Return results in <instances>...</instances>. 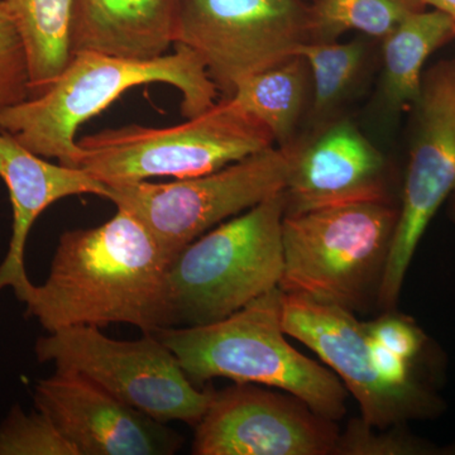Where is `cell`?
<instances>
[{"label": "cell", "instance_id": "cell-1", "mask_svg": "<svg viewBox=\"0 0 455 455\" xmlns=\"http://www.w3.org/2000/svg\"><path fill=\"white\" fill-rule=\"evenodd\" d=\"M101 226L60 236L49 276L18 300L47 333L124 323L155 334L169 328L171 259L133 214L116 208Z\"/></svg>", "mask_w": 455, "mask_h": 455}, {"label": "cell", "instance_id": "cell-2", "mask_svg": "<svg viewBox=\"0 0 455 455\" xmlns=\"http://www.w3.org/2000/svg\"><path fill=\"white\" fill-rule=\"evenodd\" d=\"M151 60L97 52L73 53L49 89L16 106L0 109V131L44 158L76 167L80 125L112 106L127 90L167 84L181 92V113L196 118L217 103V86L202 60L188 47Z\"/></svg>", "mask_w": 455, "mask_h": 455}, {"label": "cell", "instance_id": "cell-3", "mask_svg": "<svg viewBox=\"0 0 455 455\" xmlns=\"http://www.w3.org/2000/svg\"><path fill=\"white\" fill-rule=\"evenodd\" d=\"M281 300L276 287L220 322L155 334L196 386L214 379L267 386L299 398L323 418L340 420L348 394L333 372L287 341Z\"/></svg>", "mask_w": 455, "mask_h": 455}, {"label": "cell", "instance_id": "cell-4", "mask_svg": "<svg viewBox=\"0 0 455 455\" xmlns=\"http://www.w3.org/2000/svg\"><path fill=\"white\" fill-rule=\"evenodd\" d=\"M283 217L281 191L185 247L167 272L169 328L220 322L276 289Z\"/></svg>", "mask_w": 455, "mask_h": 455}, {"label": "cell", "instance_id": "cell-5", "mask_svg": "<svg viewBox=\"0 0 455 455\" xmlns=\"http://www.w3.org/2000/svg\"><path fill=\"white\" fill-rule=\"evenodd\" d=\"M397 218L391 203L284 215L281 291L362 309L379 296Z\"/></svg>", "mask_w": 455, "mask_h": 455}, {"label": "cell", "instance_id": "cell-6", "mask_svg": "<svg viewBox=\"0 0 455 455\" xmlns=\"http://www.w3.org/2000/svg\"><path fill=\"white\" fill-rule=\"evenodd\" d=\"M77 145V169L116 185L206 175L274 147L275 140L262 123L223 98L175 127L127 125L83 137Z\"/></svg>", "mask_w": 455, "mask_h": 455}, {"label": "cell", "instance_id": "cell-7", "mask_svg": "<svg viewBox=\"0 0 455 455\" xmlns=\"http://www.w3.org/2000/svg\"><path fill=\"white\" fill-rule=\"evenodd\" d=\"M35 353L41 363L80 373L161 423L196 425L211 403L212 391L199 390L156 334L116 340L98 326H71L42 335Z\"/></svg>", "mask_w": 455, "mask_h": 455}, {"label": "cell", "instance_id": "cell-8", "mask_svg": "<svg viewBox=\"0 0 455 455\" xmlns=\"http://www.w3.org/2000/svg\"><path fill=\"white\" fill-rule=\"evenodd\" d=\"M289 160V147H269L196 178L107 185V199L133 214L172 262L212 228L283 191Z\"/></svg>", "mask_w": 455, "mask_h": 455}, {"label": "cell", "instance_id": "cell-9", "mask_svg": "<svg viewBox=\"0 0 455 455\" xmlns=\"http://www.w3.org/2000/svg\"><path fill=\"white\" fill-rule=\"evenodd\" d=\"M175 42L196 52L223 98L298 56L310 40L305 0H175Z\"/></svg>", "mask_w": 455, "mask_h": 455}, {"label": "cell", "instance_id": "cell-10", "mask_svg": "<svg viewBox=\"0 0 455 455\" xmlns=\"http://www.w3.org/2000/svg\"><path fill=\"white\" fill-rule=\"evenodd\" d=\"M403 196L377 301L397 304L410 263L430 221L451 200L455 223V61L442 60L424 73L420 97L411 108Z\"/></svg>", "mask_w": 455, "mask_h": 455}, {"label": "cell", "instance_id": "cell-11", "mask_svg": "<svg viewBox=\"0 0 455 455\" xmlns=\"http://www.w3.org/2000/svg\"><path fill=\"white\" fill-rule=\"evenodd\" d=\"M281 314L284 333L315 352L343 379L371 427L386 429L442 411L435 391L407 390L382 379L374 366L366 323L353 311L283 292Z\"/></svg>", "mask_w": 455, "mask_h": 455}, {"label": "cell", "instance_id": "cell-12", "mask_svg": "<svg viewBox=\"0 0 455 455\" xmlns=\"http://www.w3.org/2000/svg\"><path fill=\"white\" fill-rule=\"evenodd\" d=\"M196 429V455H335L340 435L299 398L252 383L212 391Z\"/></svg>", "mask_w": 455, "mask_h": 455}, {"label": "cell", "instance_id": "cell-13", "mask_svg": "<svg viewBox=\"0 0 455 455\" xmlns=\"http://www.w3.org/2000/svg\"><path fill=\"white\" fill-rule=\"evenodd\" d=\"M33 398L79 455H171L182 444L166 424L74 371L38 379Z\"/></svg>", "mask_w": 455, "mask_h": 455}, {"label": "cell", "instance_id": "cell-14", "mask_svg": "<svg viewBox=\"0 0 455 455\" xmlns=\"http://www.w3.org/2000/svg\"><path fill=\"white\" fill-rule=\"evenodd\" d=\"M284 215L358 203H390L386 160L349 119L289 146Z\"/></svg>", "mask_w": 455, "mask_h": 455}, {"label": "cell", "instance_id": "cell-15", "mask_svg": "<svg viewBox=\"0 0 455 455\" xmlns=\"http://www.w3.org/2000/svg\"><path fill=\"white\" fill-rule=\"evenodd\" d=\"M0 180L11 197L13 223L7 254L0 263V292L13 290L17 299L32 283L26 271V247L33 224L52 204L65 197L97 196L108 187L77 167L53 164L0 131Z\"/></svg>", "mask_w": 455, "mask_h": 455}, {"label": "cell", "instance_id": "cell-16", "mask_svg": "<svg viewBox=\"0 0 455 455\" xmlns=\"http://www.w3.org/2000/svg\"><path fill=\"white\" fill-rule=\"evenodd\" d=\"M175 0H73L71 55L151 60L175 42Z\"/></svg>", "mask_w": 455, "mask_h": 455}, {"label": "cell", "instance_id": "cell-17", "mask_svg": "<svg viewBox=\"0 0 455 455\" xmlns=\"http://www.w3.org/2000/svg\"><path fill=\"white\" fill-rule=\"evenodd\" d=\"M455 40V18L424 9L403 20L382 40L383 97L395 114L411 109L429 57Z\"/></svg>", "mask_w": 455, "mask_h": 455}, {"label": "cell", "instance_id": "cell-18", "mask_svg": "<svg viewBox=\"0 0 455 455\" xmlns=\"http://www.w3.org/2000/svg\"><path fill=\"white\" fill-rule=\"evenodd\" d=\"M310 71L301 56H293L247 77L227 98L236 109L253 116L271 133L277 147L295 142V131L307 106Z\"/></svg>", "mask_w": 455, "mask_h": 455}, {"label": "cell", "instance_id": "cell-19", "mask_svg": "<svg viewBox=\"0 0 455 455\" xmlns=\"http://www.w3.org/2000/svg\"><path fill=\"white\" fill-rule=\"evenodd\" d=\"M25 46L31 97L50 88L71 59L73 0H3Z\"/></svg>", "mask_w": 455, "mask_h": 455}, {"label": "cell", "instance_id": "cell-20", "mask_svg": "<svg viewBox=\"0 0 455 455\" xmlns=\"http://www.w3.org/2000/svg\"><path fill=\"white\" fill-rule=\"evenodd\" d=\"M427 8L423 0H311L310 40L337 41L349 31L383 40L407 17Z\"/></svg>", "mask_w": 455, "mask_h": 455}, {"label": "cell", "instance_id": "cell-21", "mask_svg": "<svg viewBox=\"0 0 455 455\" xmlns=\"http://www.w3.org/2000/svg\"><path fill=\"white\" fill-rule=\"evenodd\" d=\"M307 64L313 82V116L323 118L343 99L364 64L362 41H309L298 51Z\"/></svg>", "mask_w": 455, "mask_h": 455}, {"label": "cell", "instance_id": "cell-22", "mask_svg": "<svg viewBox=\"0 0 455 455\" xmlns=\"http://www.w3.org/2000/svg\"><path fill=\"white\" fill-rule=\"evenodd\" d=\"M0 455H79L52 420L14 405L0 423Z\"/></svg>", "mask_w": 455, "mask_h": 455}, {"label": "cell", "instance_id": "cell-23", "mask_svg": "<svg viewBox=\"0 0 455 455\" xmlns=\"http://www.w3.org/2000/svg\"><path fill=\"white\" fill-rule=\"evenodd\" d=\"M442 449L400 431L374 429L362 419L350 421L340 434L335 455H430L447 454Z\"/></svg>", "mask_w": 455, "mask_h": 455}, {"label": "cell", "instance_id": "cell-24", "mask_svg": "<svg viewBox=\"0 0 455 455\" xmlns=\"http://www.w3.org/2000/svg\"><path fill=\"white\" fill-rule=\"evenodd\" d=\"M31 98L22 38L4 2H0V109Z\"/></svg>", "mask_w": 455, "mask_h": 455}, {"label": "cell", "instance_id": "cell-25", "mask_svg": "<svg viewBox=\"0 0 455 455\" xmlns=\"http://www.w3.org/2000/svg\"><path fill=\"white\" fill-rule=\"evenodd\" d=\"M366 329L374 341L410 361H419L427 349V334L405 316L387 314L366 323Z\"/></svg>", "mask_w": 455, "mask_h": 455}, {"label": "cell", "instance_id": "cell-26", "mask_svg": "<svg viewBox=\"0 0 455 455\" xmlns=\"http://www.w3.org/2000/svg\"><path fill=\"white\" fill-rule=\"evenodd\" d=\"M427 7L439 9L455 18V0H423Z\"/></svg>", "mask_w": 455, "mask_h": 455}, {"label": "cell", "instance_id": "cell-27", "mask_svg": "<svg viewBox=\"0 0 455 455\" xmlns=\"http://www.w3.org/2000/svg\"><path fill=\"white\" fill-rule=\"evenodd\" d=\"M0 2H3V0H0Z\"/></svg>", "mask_w": 455, "mask_h": 455}, {"label": "cell", "instance_id": "cell-28", "mask_svg": "<svg viewBox=\"0 0 455 455\" xmlns=\"http://www.w3.org/2000/svg\"><path fill=\"white\" fill-rule=\"evenodd\" d=\"M305 2H307V0H305Z\"/></svg>", "mask_w": 455, "mask_h": 455}]
</instances>
